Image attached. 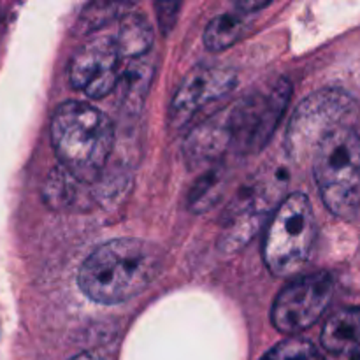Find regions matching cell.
<instances>
[{"mask_svg": "<svg viewBox=\"0 0 360 360\" xmlns=\"http://www.w3.org/2000/svg\"><path fill=\"white\" fill-rule=\"evenodd\" d=\"M162 248L143 239H112L95 248L77 273L84 295L101 304H120L146 290L160 271Z\"/></svg>", "mask_w": 360, "mask_h": 360, "instance_id": "cell-1", "label": "cell"}, {"mask_svg": "<svg viewBox=\"0 0 360 360\" xmlns=\"http://www.w3.org/2000/svg\"><path fill=\"white\" fill-rule=\"evenodd\" d=\"M51 141L60 165L81 183H91L108 164L115 129L91 104L69 101L53 112Z\"/></svg>", "mask_w": 360, "mask_h": 360, "instance_id": "cell-2", "label": "cell"}, {"mask_svg": "<svg viewBox=\"0 0 360 360\" xmlns=\"http://www.w3.org/2000/svg\"><path fill=\"white\" fill-rule=\"evenodd\" d=\"M313 157V174L327 210L352 220L360 207V136L354 125L330 132Z\"/></svg>", "mask_w": 360, "mask_h": 360, "instance_id": "cell-3", "label": "cell"}, {"mask_svg": "<svg viewBox=\"0 0 360 360\" xmlns=\"http://www.w3.org/2000/svg\"><path fill=\"white\" fill-rule=\"evenodd\" d=\"M316 224L313 206L304 193L285 197L266 231L264 262L278 278L297 274L308 264L315 245Z\"/></svg>", "mask_w": 360, "mask_h": 360, "instance_id": "cell-4", "label": "cell"}, {"mask_svg": "<svg viewBox=\"0 0 360 360\" xmlns=\"http://www.w3.org/2000/svg\"><path fill=\"white\" fill-rule=\"evenodd\" d=\"M359 105L340 88H326L306 97L294 111L287 130V150L294 158H304L343 125H354Z\"/></svg>", "mask_w": 360, "mask_h": 360, "instance_id": "cell-5", "label": "cell"}, {"mask_svg": "<svg viewBox=\"0 0 360 360\" xmlns=\"http://www.w3.org/2000/svg\"><path fill=\"white\" fill-rule=\"evenodd\" d=\"M290 95L292 84L285 77H280L276 83L253 91L229 109L232 146L239 153L260 150L283 116Z\"/></svg>", "mask_w": 360, "mask_h": 360, "instance_id": "cell-6", "label": "cell"}, {"mask_svg": "<svg viewBox=\"0 0 360 360\" xmlns=\"http://www.w3.org/2000/svg\"><path fill=\"white\" fill-rule=\"evenodd\" d=\"M334 280L329 273H313L288 283L273 304V323L280 333L297 334L322 316L333 299Z\"/></svg>", "mask_w": 360, "mask_h": 360, "instance_id": "cell-7", "label": "cell"}, {"mask_svg": "<svg viewBox=\"0 0 360 360\" xmlns=\"http://www.w3.org/2000/svg\"><path fill=\"white\" fill-rule=\"evenodd\" d=\"M123 55L116 39L111 35H97L84 42L69 63V79L76 90H83L88 97L102 98L118 84Z\"/></svg>", "mask_w": 360, "mask_h": 360, "instance_id": "cell-8", "label": "cell"}, {"mask_svg": "<svg viewBox=\"0 0 360 360\" xmlns=\"http://www.w3.org/2000/svg\"><path fill=\"white\" fill-rule=\"evenodd\" d=\"M238 83L234 69L224 65H199L181 81L169 108V123L185 127L210 102L224 98Z\"/></svg>", "mask_w": 360, "mask_h": 360, "instance_id": "cell-9", "label": "cell"}, {"mask_svg": "<svg viewBox=\"0 0 360 360\" xmlns=\"http://www.w3.org/2000/svg\"><path fill=\"white\" fill-rule=\"evenodd\" d=\"M231 146V123L229 111H225L193 129L186 137L183 153L190 165H204L218 160Z\"/></svg>", "mask_w": 360, "mask_h": 360, "instance_id": "cell-10", "label": "cell"}, {"mask_svg": "<svg viewBox=\"0 0 360 360\" xmlns=\"http://www.w3.org/2000/svg\"><path fill=\"white\" fill-rule=\"evenodd\" d=\"M326 360H360V309H341L322 330Z\"/></svg>", "mask_w": 360, "mask_h": 360, "instance_id": "cell-11", "label": "cell"}, {"mask_svg": "<svg viewBox=\"0 0 360 360\" xmlns=\"http://www.w3.org/2000/svg\"><path fill=\"white\" fill-rule=\"evenodd\" d=\"M250 27H252L250 14L241 13L238 9L232 13L220 14L207 23L206 30H204V44L211 51H224V49L234 46L239 39L245 37Z\"/></svg>", "mask_w": 360, "mask_h": 360, "instance_id": "cell-12", "label": "cell"}, {"mask_svg": "<svg viewBox=\"0 0 360 360\" xmlns=\"http://www.w3.org/2000/svg\"><path fill=\"white\" fill-rule=\"evenodd\" d=\"M116 44L120 53L129 58H139L150 51L153 44V30L143 14L129 13L122 18L118 32H116Z\"/></svg>", "mask_w": 360, "mask_h": 360, "instance_id": "cell-13", "label": "cell"}, {"mask_svg": "<svg viewBox=\"0 0 360 360\" xmlns=\"http://www.w3.org/2000/svg\"><path fill=\"white\" fill-rule=\"evenodd\" d=\"M81 188H83V183L60 165L53 169L51 174L46 179L42 195H44L46 204L53 210H67L79 202Z\"/></svg>", "mask_w": 360, "mask_h": 360, "instance_id": "cell-14", "label": "cell"}, {"mask_svg": "<svg viewBox=\"0 0 360 360\" xmlns=\"http://www.w3.org/2000/svg\"><path fill=\"white\" fill-rule=\"evenodd\" d=\"M134 4L130 2H94L88 4L81 13V25L91 30L95 27L109 23L115 18H123L130 13Z\"/></svg>", "mask_w": 360, "mask_h": 360, "instance_id": "cell-15", "label": "cell"}, {"mask_svg": "<svg viewBox=\"0 0 360 360\" xmlns=\"http://www.w3.org/2000/svg\"><path fill=\"white\" fill-rule=\"evenodd\" d=\"M262 360H326V357L309 341L290 338L276 345Z\"/></svg>", "mask_w": 360, "mask_h": 360, "instance_id": "cell-16", "label": "cell"}, {"mask_svg": "<svg viewBox=\"0 0 360 360\" xmlns=\"http://www.w3.org/2000/svg\"><path fill=\"white\" fill-rule=\"evenodd\" d=\"M179 2H157V13H158V23H160L162 30L169 32L176 21V14L179 11Z\"/></svg>", "mask_w": 360, "mask_h": 360, "instance_id": "cell-17", "label": "cell"}, {"mask_svg": "<svg viewBox=\"0 0 360 360\" xmlns=\"http://www.w3.org/2000/svg\"><path fill=\"white\" fill-rule=\"evenodd\" d=\"M267 6H269V2H264V0H239V2H236L234 7L245 14H253Z\"/></svg>", "mask_w": 360, "mask_h": 360, "instance_id": "cell-18", "label": "cell"}, {"mask_svg": "<svg viewBox=\"0 0 360 360\" xmlns=\"http://www.w3.org/2000/svg\"><path fill=\"white\" fill-rule=\"evenodd\" d=\"M70 360H102V359L98 357V355H95V354H79V355H76V357H72Z\"/></svg>", "mask_w": 360, "mask_h": 360, "instance_id": "cell-19", "label": "cell"}]
</instances>
